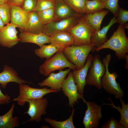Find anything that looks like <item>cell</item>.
<instances>
[{
  "label": "cell",
  "instance_id": "cell-1",
  "mask_svg": "<svg viewBox=\"0 0 128 128\" xmlns=\"http://www.w3.org/2000/svg\"><path fill=\"white\" fill-rule=\"evenodd\" d=\"M105 49H110L114 51L119 59H125L126 55L128 53V39L123 26L119 25L110 38L101 46L96 48L95 51H99Z\"/></svg>",
  "mask_w": 128,
  "mask_h": 128
},
{
  "label": "cell",
  "instance_id": "cell-2",
  "mask_svg": "<svg viewBox=\"0 0 128 128\" xmlns=\"http://www.w3.org/2000/svg\"><path fill=\"white\" fill-rule=\"evenodd\" d=\"M96 47L93 44L75 45H72L65 48L63 53L67 59L76 67V69L82 67L91 52L95 51Z\"/></svg>",
  "mask_w": 128,
  "mask_h": 128
},
{
  "label": "cell",
  "instance_id": "cell-3",
  "mask_svg": "<svg viewBox=\"0 0 128 128\" xmlns=\"http://www.w3.org/2000/svg\"><path fill=\"white\" fill-rule=\"evenodd\" d=\"M111 58V55L108 54L102 60L105 72L101 79V85L107 92L114 95L116 99H118L123 97L124 94L119 83L116 81L118 77V74L115 72L110 73L109 71L108 66Z\"/></svg>",
  "mask_w": 128,
  "mask_h": 128
},
{
  "label": "cell",
  "instance_id": "cell-4",
  "mask_svg": "<svg viewBox=\"0 0 128 128\" xmlns=\"http://www.w3.org/2000/svg\"><path fill=\"white\" fill-rule=\"evenodd\" d=\"M66 68L72 70L76 69V66L67 59L62 51L60 50L50 58L46 59L39 66V70L41 74L46 77L55 71L63 70Z\"/></svg>",
  "mask_w": 128,
  "mask_h": 128
},
{
  "label": "cell",
  "instance_id": "cell-5",
  "mask_svg": "<svg viewBox=\"0 0 128 128\" xmlns=\"http://www.w3.org/2000/svg\"><path fill=\"white\" fill-rule=\"evenodd\" d=\"M74 40L73 45H81L91 44V36L96 32L83 15L78 24L67 31Z\"/></svg>",
  "mask_w": 128,
  "mask_h": 128
},
{
  "label": "cell",
  "instance_id": "cell-6",
  "mask_svg": "<svg viewBox=\"0 0 128 128\" xmlns=\"http://www.w3.org/2000/svg\"><path fill=\"white\" fill-rule=\"evenodd\" d=\"M57 92V91L51 88H34L25 83H22L19 85L18 96L14 98L12 101H16L18 105L23 106L28 100L40 99L48 94Z\"/></svg>",
  "mask_w": 128,
  "mask_h": 128
},
{
  "label": "cell",
  "instance_id": "cell-7",
  "mask_svg": "<svg viewBox=\"0 0 128 128\" xmlns=\"http://www.w3.org/2000/svg\"><path fill=\"white\" fill-rule=\"evenodd\" d=\"M86 78L87 84L94 86L98 89L102 87L101 79L105 72V68L101 61L100 55H96L94 57Z\"/></svg>",
  "mask_w": 128,
  "mask_h": 128
},
{
  "label": "cell",
  "instance_id": "cell-8",
  "mask_svg": "<svg viewBox=\"0 0 128 128\" xmlns=\"http://www.w3.org/2000/svg\"><path fill=\"white\" fill-rule=\"evenodd\" d=\"M82 99L87 106L83 123L85 128H97L102 117L101 106L93 102L87 101L83 97Z\"/></svg>",
  "mask_w": 128,
  "mask_h": 128
},
{
  "label": "cell",
  "instance_id": "cell-9",
  "mask_svg": "<svg viewBox=\"0 0 128 128\" xmlns=\"http://www.w3.org/2000/svg\"><path fill=\"white\" fill-rule=\"evenodd\" d=\"M83 15L71 16L46 24L43 33L50 36L57 32L67 31L78 24Z\"/></svg>",
  "mask_w": 128,
  "mask_h": 128
},
{
  "label": "cell",
  "instance_id": "cell-10",
  "mask_svg": "<svg viewBox=\"0 0 128 128\" xmlns=\"http://www.w3.org/2000/svg\"><path fill=\"white\" fill-rule=\"evenodd\" d=\"M27 102L29 104L27 111L24 113L27 114L30 118L26 122L35 121L39 122L41 119L42 115L46 114V109L48 106V101L46 98L30 100Z\"/></svg>",
  "mask_w": 128,
  "mask_h": 128
},
{
  "label": "cell",
  "instance_id": "cell-11",
  "mask_svg": "<svg viewBox=\"0 0 128 128\" xmlns=\"http://www.w3.org/2000/svg\"><path fill=\"white\" fill-rule=\"evenodd\" d=\"M61 90L64 95L67 96L69 100L70 107L73 108L76 103L78 104V100L82 99L83 95L79 94L78 91L77 86L73 78L72 72L68 74L62 84Z\"/></svg>",
  "mask_w": 128,
  "mask_h": 128
},
{
  "label": "cell",
  "instance_id": "cell-12",
  "mask_svg": "<svg viewBox=\"0 0 128 128\" xmlns=\"http://www.w3.org/2000/svg\"><path fill=\"white\" fill-rule=\"evenodd\" d=\"M0 31V45L5 47L11 48L20 41L17 36V27L9 23Z\"/></svg>",
  "mask_w": 128,
  "mask_h": 128
},
{
  "label": "cell",
  "instance_id": "cell-13",
  "mask_svg": "<svg viewBox=\"0 0 128 128\" xmlns=\"http://www.w3.org/2000/svg\"><path fill=\"white\" fill-rule=\"evenodd\" d=\"M93 56L89 54L84 65L81 68L73 70L72 73L74 82L77 87L78 93L83 95L84 87L87 84L86 78L87 73L91 66Z\"/></svg>",
  "mask_w": 128,
  "mask_h": 128
},
{
  "label": "cell",
  "instance_id": "cell-14",
  "mask_svg": "<svg viewBox=\"0 0 128 128\" xmlns=\"http://www.w3.org/2000/svg\"><path fill=\"white\" fill-rule=\"evenodd\" d=\"M69 68L65 70H61L57 73L52 72L48 77L37 85L41 87H47L57 91H60L63 82L67 75L71 71Z\"/></svg>",
  "mask_w": 128,
  "mask_h": 128
},
{
  "label": "cell",
  "instance_id": "cell-15",
  "mask_svg": "<svg viewBox=\"0 0 128 128\" xmlns=\"http://www.w3.org/2000/svg\"><path fill=\"white\" fill-rule=\"evenodd\" d=\"M10 6L11 23L19 28L20 32H24L27 25L29 12L24 11L20 6Z\"/></svg>",
  "mask_w": 128,
  "mask_h": 128
},
{
  "label": "cell",
  "instance_id": "cell-16",
  "mask_svg": "<svg viewBox=\"0 0 128 128\" xmlns=\"http://www.w3.org/2000/svg\"><path fill=\"white\" fill-rule=\"evenodd\" d=\"M50 37V43L55 46L59 50L73 45L74 41L71 35L67 31L56 32Z\"/></svg>",
  "mask_w": 128,
  "mask_h": 128
},
{
  "label": "cell",
  "instance_id": "cell-17",
  "mask_svg": "<svg viewBox=\"0 0 128 128\" xmlns=\"http://www.w3.org/2000/svg\"><path fill=\"white\" fill-rule=\"evenodd\" d=\"M14 82L19 85L22 83H32L31 82L25 81L20 77L16 71L11 67L6 65L3 70L0 73V84L2 88H6L8 83Z\"/></svg>",
  "mask_w": 128,
  "mask_h": 128
},
{
  "label": "cell",
  "instance_id": "cell-18",
  "mask_svg": "<svg viewBox=\"0 0 128 128\" xmlns=\"http://www.w3.org/2000/svg\"><path fill=\"white\" fill-rule=\"evenodd\" d=\"M18 37L22 43L34 44L40 47L45 44L50 43V37L43 33L35 34L20 32Z\"/></svg>",
  "mask_w": 128,
  "mask_h": 128
},
{
  "label": "cell",
  "instance_id": "cell-19",
  "mask_svg": "<svg viewBox=\"0 0 128 128\" xmlns=\"http://www.w3.org/2000/svg\"><path fill=\"white\" fill-rule=\"evenodd\" d=\"M117 23L116 17H114L106 26L96 32L91 36V44L96 47H99L104 44L108 39L107 34L110 28L114 24Z\"/></svg>",
  "mask_w": 128,
  "mask_h": 128
},
{
  "label": "cell",
  "instance_id": "cell-20",
  "mask_svg": "<svg viewBox=\"0 0 128 128\" xmlns=\"http://www.w3.org/2000/svg\"><path fill=\"white\" fill-rule=\"evenodd\" d=\"M54 9L55 16L58 21L71 16L81 14L74 11L64 0H55Z\"/></svg>",
  "mask_w": 128,
  "mask_h": 128
},
{
  "label": "cell",
  "instance_id": "cell-21",
  "mask_svg": "<svg viewBox=\"0 0 128 128\" xmlns=\"http://www.w3.org/2000/svg\"><path fill=\"white\" fill-rule=\"evenodd\" d=\"M15 107V104H12L6 113L0 115V128H14L19 126L20 122L19 118L17 116L13 117V116Z\"/></svg>",
  "mask_w": 128,
  "mask_h": 128
},
{
  "label": "cell",
  "instance_id": "cell-22",
  "mask_svg": "<svg viewBox=\"0 0 128 128\" xmlns=\"http://www.w3.org/2000/svg\"><path fill=\"white\" fill-rule=\"evenodd\" d=\"M45 25L41 22L37 12H29L27 28L24 32L35 34L43 33Z\"/></svg>",
  "mask_w": 128,
  "mask_h": 128
},
{
  "label": "cell",
  "instance_id": "cell-23",
  "mask_svg": "<svg viewBox=\"0 0 128 128\" xmlns=\"http://www.w3.org/2000/svg\"><path fill=\"white\" fill-rule=\"evenodd\" d=\"M108 12V10H103L93 14H85L83 16L91 27L97 31L101 29L102 22Z\"/></svg>",
  "mask_w": 128,
  "mask_h": 128
},
{
  "label": "cell",
  "instance_id": "cell-24",
  "mask_svg": "<svg viewBox=\"0 0 128 128\" xmlns=\"http://www.w3.org/2000/svg\"><path fill=\"white\" fill-rule=\"evenodd\" d=\"M122 105V108L118 104V106H116L111 101L110 97L108 100L110 101L111 103L107 104L104 103L101 106L108 105L111 106L110 108H113L117 109L119 112L121 116L119 122L124 126V128H128V103L126 104L122 98L119 99Z\"/></svg>",
  "mask_w": 128,
  "mask_h": 128
},
{
  "label": "cell",
  "instance_id": "cell-25",
  "mask_svg": "<svg viewBox=\"0 0 128 128\" xmlns=\"http://www.w3.org/2000/svg\"><path fill=\"white\" fill-rule=\"evenodd\" d=\"M59 50L55 46L50 44L44 45L39 48L35 49L34 51L35 54L41 59H49L56 53Z\"/></svg>",
  "mask_w": 128,
  "mask_h": 128
},
{
  "label": "cell",
  "instance_id": "cell-26",
  "mask_svg": "<svg viewBox=\"0 0 128 128\" xmlns=\"http://www.w3.org/2000/svg\"><path fill=\"white\" fill-rule=\"evenodd\" d=\"M75 110V109L73 108L70 116L64 121H58L47 118H45V120L54 128H75L73 120Z\"/></svg>",
  "mask_w": 128,
  "mask_h": 128
},
{
  "label": "cell",
  "instance_id": "cell-27",
  "mask_svg": "<svg viewBox=\"0 0 128 128\" xmlns=\"http://www.w3.org/2000/svg\"><path fill=\"white\" fill-rule=\"evenodd\" d=\"M37 12L41 22L43 25L58 21L55 16L54 8Z\"/></svg>",
  "mask_w": 128,
  "mask_h": 128
},
{
  "label": "cell",
  "instance_id": "cell-28",
  "mask_svg": "<svg viewBox=\"0 0 128 128\" xmlns=\"http://www.w3.org/2000/svg\"><path fill=\"white\" fill-rule=\"evenodd\" d=\"M74 11L78 14H85V7L88 0H64Z\"/></svg>",
  "mask_w": 128,
  "mask_h": 128
},
{
  "label": "cell",
  "instance_id": "cell-29",
  "mask_svg": "<svg viewBox=\"0 0 128 128\" xmlns=\"http://www.w3.org/2000/svg\"><path fill=\"white\" fill-rule=\"evenodd\" d=\"M104 9L103 3L99 0H88L85 7V14H91L98 12Z\"/></svg>",
  "mask_w": 128,
  "mask_h": 128
},
{
  "label": "cell",
  "instance_id": "cell-30",
  "mask_svg": "<svg viewBox=\"0 0 128 128\" xmlns=\"http://www.w3.org/2000/svg\"><path fill=\"white\" fill-rule=\"evenodd\" d=\"M0 17L5 25L10 21V6L7 3L0 5Z\"/></svg>",
  "mask_w": 128,
  "mask_h": 128
},
{
  "label": "cell",
  "instance_id": "cell-31",
  "mask_svg": "<svg viewBox=\"0 0 128 128\" xmlns=\"http://www.w3.org/2000/svg\"><path fill=\"white\" fill-rule=\"evenodd\" d=\"M55 0H37L34 11L38 12L50 8H54Z\"/></svg>",
  "mask_w": 128,
  "mask_h": 128
},
{
  "label": "cell",
  "instance_id": "cell-32",
  "mask_svg": "<svg viewBox=\"0 0 128 128\" xmlns=\"http://www.w3.org/2000/svg\"><path fill=\"white\" fill-rule=\"evenodd\" d=\"M118 1L119 0H106L103 3L104 8L110 11L115 17L120 8Z\"/></svg>",
  "mask_w": 128,
  "mask_h": 128
},
{
  "label": "cell",
  "instance_id": "cell-33",
  "mask_svg": "<svg viewBox=\"0 0 128 128\" xmlns=\"http://www.w3.org/2000/svg\"><path fill=\"white\" fill-rule=\"evenodd\" d=\"M116 17L117 23L123 27L128 22V11L120 7Z\"/></svg>",
  "mask_w": 128,
  "mask_h": 128
},
{
  "label": "cell",
  "instance_id": "cell-34",
  "mask_svg": "<svg viewBox=\"0 0 128 128\" xmlns=\"http://www.w3.org/2000/svg\"><path fill=\"white\" fill-rule=\"evenodd\" d=\"M37 0H23L21 7L25 11L30 12L34 11Z\"/></svg>",
  "mask_w": 128,
  "mask_h": 128
},
{
  "label": "cell",
  "instance_id": "cell-35",
  "mask_svg": "<svg viewBox=\"0 0 128 128\" xmlns=\"http://www.w3.org/2000/svg\"><path fill=\"white\" fill-rule=\"evenodd\" d=\"M102 128H124V126L113 117L102 126Z\"/></svg>",
  "mask_w": 128,
  "mask_h": 128
},
{
  "label": "cell",
  "instance_id": "cell-36",
  "mask_svg": "<svg viewBox=\"0 0 128 128\" xmlns=\"http://www.w3.org/2000/svg\"><path fill=\"white\" fill-rule=\"evenodd\" d=\"M10 96L7 94H4L0 88V105L8 104L10 103Z\"/></svg>",
  "mask_w": 128,
  "mask_h": 128
},
{
  "label": "cell",
  "instance_id": "cell-37",
  "mask_svg": "<svg viewBox=\"0 0 128 128\" xmlns=\"http://www.w3.org/2000/svg\"><path fill=\"white\" fill-rule=\"evenodd\" d=\"M23 0H9L7 2L10 5H14L21 7Z\"/></svg>",
  "mask_w": 128,
  "mask_h": 128
},
{
  "label": "cell",
  "instance_id": "cell-38",
  "mask_svg": "<svg viewBox=\"0 0 128 128\" xmlns=\"http://www.w3.org/2000/svg\"><path fill=\"white\" fill-rule=\"evenodd\" d=\"M126 62L125 65V68L126 69H128V54H127L125 56V58Z\"/></svg>",
  "mask_w": 128,
  "mask_h": 128
},
{
  "label": "cell",
  "instance_id": "cell-39",
  "mask_svg": "<svg viewBox=\"0 0 128 128\" xmlns=\"http://www.w3.org/2000/svg\"><path fill=\"white\" fill-rule=\"evenodd\" d=\"M5 25L3 20L0 17V31L5 27Z\"/></svg>",
  "mask_w": 128,
  "mask_h": 128
},
{
  "label": "cell",
  "instance_id": "cell-40",
  "mask_svg": "<svg viewBox=\"0 0 128 128\" xmlns=\"http://www.w3.org/2000/svg\"><path fill=\"white\" fill-rule=\"evenodd\" d=\"M9 0H0V5L7 3Z\"/></svg>",
  "mask_w": 128,
  "mask_h": 128
},
{
  "label": "cell",
  "instance_id": "cell-41",
  "mask_svg": "<svg viewBox=\"0 0 128 128\" xmlns=\"http://www.w3.org/2000/svg\"><path fill=\"white\" fill-rule=\"evenodd\" d=\"M124 28L128 29V23H126L123 26Z\"/></svg>",
  "mask_w": 128,
  "mask_h": 128
},
{
  "label": "cell",
  "instance_id": "cell-42",
  "mask_svg": "<svg viewBox=\"0 0 128 128\" xmlns=\"http://www.w3.org/2000/svg\"><path fill=\"white\" fill-rule=\"evenodd\" d=\"M102 3H104L106 0H99Z\"/></svg>",
  "mask_w": 128,
  "mask_h": 128
}]
</instances>
